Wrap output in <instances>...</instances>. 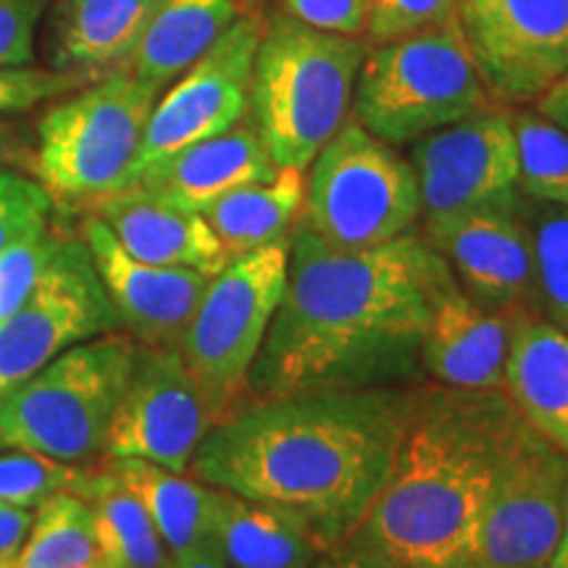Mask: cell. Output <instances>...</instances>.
Segmentation results:
<instances>
[{"label": "cell", "mask_w": 568, "mask_h": 568, "mask_svg": "<svg viewBox=\"0 0 568 568\" xmlns=\"http://www.w3.org/2000/svg\"><path fill=\"white\" fill-rule=\"evenodd\" d=\"M443 264L414 232L345 251L297 226L284 295L247 376V400L406 385L422 372L429 284Z\"/></svg>", "instance_id": "obj_1"}, {"label": "cell", "mask_w": 568, "mask_h": 568, "mask_svg": "<svg viewBox=\"0 0 568 568\" xmlns=\"http://www.w3.org/2000/svg\"><path fill=\"white\" fill-rule=\"evenodd\" d=\"M410 400L406 385L245 400L211 426L187 471L290 510L329 552L355 535L387 485Z\"/></svg>", "instance_id": "obj_2"}, {"label": "cell", "mask_w": 568, "mask_h": 568, "mask_svg": "<svg viewBox=\"0 0 568 568\" xmlns=\"http://www.w3.org/2000/svg\"><path fill=\"white\" fill-rule=\"evenodd\" d=\"M514 410L503 389L414 387L387 485L345 542L408 568H474Z\"/></svg>", "instance_id": "obj_3"}, {"label": "cell", "mask_w": 568, "mask_h": 568, "mask_svg": "<svg viewBox=\"0 0 568 568\" xmlns=\"http://www.w3.org/2000/svg\"><path fill=\"white\" fill-rule=\"evenodd\" d=\"M366 48L276 17L253 61L251 111L276 169H305L345 124Z\"/></svg>", "instance_id": "obj_4"}, {"label": "cell", "mask_w": 568, "mask_h": 568, "mask_svg": "<svg viewBox=\"0 0 568 568\" xmlns=\"http://www.w3.org/2000/svg\"><path fill=\"white\" fill-rule=\"evenodd\" d=\"M138 343L122 332L84 339L0 397V447L67 464L103 453Z\"/></svg>", "instance_id": "obj_5"}, {"label": "cell", "mask_w": 568, "mask_h": 568, "mask_svg": "<svg viewBox=\"0 0 568 568\" xmlns=\"http://www.w3.org/2000/svg\"><path fill=\"white\" fill-rule=\"evenodd\" d=\"M487 88L458 21L382 42L361 63L355 122L374 138L403 145L485 109Z\"/></svg>", "instance_id": "obj_6"}, {"label": "cell", "mask_w": 568, "mask_h": 568, "mask_svg": "<svg viewBox=\"0 0 568 568\" xmlns=\"http://www.w3.org/2000/svg\"><path fill=\"white\" fill-rule=\"evenodd\" d=\"M159 92V84L119 69L48 111L38 126L42 187L90 205L130 187Z\"/></svg>", "instance_id": "obj_7"}, {"label": "cell", "mask_w": 568, "mask_h": 568, "mask_svg": "<svg viewBox=\"0 0 568 568\" xmlns=\"http://www.w3.org/2000/svg\"><path fill=\"white\" fill-rule=\"evenodd\" d=\"M308 169L303 226L324 243L364 251L414 232L422 216L414 166L355 119L339 126Z\"/></svg>", "instance_id": "obj_8"}, {"label": "cell", "mask_w": 568, "mask_h": 568, "mask_svg": "<svg viewBox=\"0 0 568 568\" xmlns=\"http://www.w3.org/2000/svg\"><path fill=\"white\" fill-rule=\"evenodd\" d=\"M290 237L237 255L213 274L180 353L216 422L247 400V376L287 284Z\"/></svg>", "instance_id": "obj_9"}, {"label": "cell", "mask_w": 568, "mask_h": 568, "mask_svg": "<svg viewBox=\"0 0 568 568\" xmlns=\"http://www.w3.org/2000/svg\"><path fill=\"white\" fill-rule=\"evenodd\" d=\"M568 506V456L514 410L497 453L474 568H548Z\"/></svg>", "instance_id": "obj_10"}, {"label": "cell", "mask_w": 568, "mask_h": 568, "mask_svg": "<svg viewBox=\"0 0 568 568\" xmlns=\"http://www.w3.org/2000/svg\"><path fill=\"white\" fill-rule=\"evenodd\" d=\"M119 329L88 243L67 237L32 293L0 322V397L71 345Z\"/></svg>", "instance_id": "obj_11"}, {"label": "cell", "mask_w": 568, "mask_h": 568, "mask_svg": "<svg viewBox=\"0 0 568 568\" xmlns=\"http://www.w3.org/2000/svg\"><path fill=\"white\" fill-rule=\"evenodd\" d=\"M410 166L426 219L521 205L514 116L503 109H479L416 140Z\"/></svg>", "instance_id": "obj_12"}, {"label": "cell", "mask_w": 568, "mask_h": 568, "mask_svg": "<svg viewBox=\"0 0 568 568\" xmlns=\"http://www.w3.org/2000/svg\"><path fill=\"white\" fill-rule=\"evenodd\" d=\"M213 424L216 414L180 347L138 345L103 453L105 458H140L187 474L197 445Z\"/></svg>", "instance_id": "obj_13"}, {"label": "cell", "mask_w": 568, "mask_h": 568, "mask_svg": "<svg viewBox=\"0 0 568 568\" xmlns=\"http://www.w3.org/2000/svg\"><path fill=\"white\" fill-rule=\"evenodd\" d=\"M458 27L500 101H537L568 74V0H458Z\"/></svg>", "instance_id": "obj_14"}, {"label": "cell", "mask_w": 568, "mask_h": 568, "mask_svg": "<svg viewBox=\"0 0 568 568\" xmlns=\"http://www.w3.org/2000/svg\"><path fill=\"white\" fill-rule=\"evenodd\" d=\"M261 34L264 30L253 17L234 19L230 30L182 71V80L155 101L132 180L148 163L243 122Z\"/></svg>", "instance_id": "obj_15"}, {"label": "cell", "mask_w": 568, "mask_h": 568, "mask_svg": "<svg viewBox=\"0 0 568 568\" xmlns=\"http://www.w3.org/2000/svg\"><path fill=\"white\" fill-rule=\"evenodd\" d=\"M424 240L443 255L474 301L495 311L539 314L535 247L521 205L518 211H464L426 219Z\"/></svg>", "instance_id": "obj_16"}, {"label": "cell", "mask_w": 568, "mask_h": 568, "mask_svg": "<svg viewBox=\"0 0 568 568\" xmlns=\"http://www.w3.org/2000/svg\"><path fill=\"white\" fill-rule=\"evenodd\" d=\"M82 240L90 247L119 324L134 343L180 347L211 276L195 268L153 266L134 258L98 216L84 222Z\"/></svg>", "instance_id": "obj_17"}, {"label": "cell", "mask_w": 568, "mask_h": 568, "mask_svg": "<svg viewBox=\"0 0 568 568\" xmlns=\"http://www.w3.org/2000/svg\"><path fill=\"white\" fill-rule=\"evenodd\" d=\"M518 314L474 301L445 261L429 284V318L418 355L422 372L445 387L503 389Z\"/></svg>", "instance_id": "obj_18"}, {"label": "cell", "mask_w": 568, "mask_h": 568, "mask_svg": "<svg viewBox=\"0 0 568 568\" xmlns=\"http://www.w3.org/2000/svg\"><path fill=\"white\" fill-rule=\"evenodd\" d=\"M274 174L276 163L255 126L234 124L232 130L148 163L130 187L145 190L184 211L201 213L230 190L266 182Z\"/></svg>", "instance_id": "obj_19"}, {"label": "cell", "mask_w": 568, "mask_h": 568, "mask_svg": "<svg viewBox=\"0 0 568 568\" xmlns=\"http://www.w3.org/2000/svg\"><path fill=\"white\" fill-rule=\"evenodd\" d=\"M90 209L92 216L113 232L119 245L145 264L195 268L209 276L230 264L222 240L203 213L184 211L140 187L119 190Z\"/></svg>", "instance_id": "obj_20"}, {"label": "cell", "mask_w": 568, "mask_h": 568, "mask_svg": "<svg viewBox=\"0 0 568 568\" xmlns=\"http://www.w3.org/2000/svg\"><path fill=\"white\" fill-rule=\"evenodd\" d=\"M503 393L531 429L568 456V335L564 329L531 311L516 316Z\"/></svg>", "instance_id": "obj_21"}, {"label": "cell", "mask_w": 568, "mask_h": 568, "mask_svg": "<svg viewBox=\"0 0 568 568\" xmlns=\"http://www.w3.org/2000/svg\"><path fill=\"white\" fill-rule=\"evenodd\" d=\"M216 489L213 542L230 568H314L322 539L290 510Z\"/></svg>", "instance_id": "obj_22"}, {"label": "cell", "mask_w": 568, "mask_h": 568, "mask_svg": "<svg viewBox=\"0 0 568 568\" xmlns=\"http://www.w3.org/2000/svg\"><path fill=\"white\" fill-rule=\"evenodd\" d=\"M103 466L142 503L169 556H184L211 542L216 510L211 485L140 458H105Z\"/></svg>", "instance_id": "obj_23"}, {"label": "cell", "mask_w": 568, "mask_h": 568, "mask_svg": "<svg viewBox=\"0 0 568 568\" xmlns=\"http://www.w3.org/2000/svg\"><path fill=\"white\" fill-rule=\"evenodd\" d=\"M234 13L237 0H159L126 69L163 88L230 30Z\"/></svg>", "instance_id": "obj_24"}, {"label": "cell", "mask_w": 568, "mask_h": 568, "mask_svg": "<svg viewBox=\"0 0 568 568\" xmlns=\"http://www.w3.org/2000/svg\"><path fill=\"white\" fill-rule=\"evenodd\" d=\"M159 0H63L55 19V69L130 61Z\"/></svg>", "instance_id": "obj_25"}, {"label": "cell", "mask_w": 568, "mask_h": 568, "mask_svg": "<svg viewBox=\"0 0 568 568\" xmlns=\"http://www.w3.org/2000/svg\"><path fill=\"white\" fill-rule=\"evenodd\" d=\"M303 174L301 169H276L272 180L234 187L205 205L203 219L222 240L230 261L290 237L297 213L303 211Z\"/></svg>", "instance_id": "obj_26"}, {"label": "cell", "mask_w": 568, "mask_h": 568, "mask_svg": "<svg viewBox=\"0 0 568 568\" xmlns=\"http://www.w3.org/2000/svg\"><path fill=\"white\" fill-rule=\"evenodd\" d=\"M80 497L95 521L98 568H166V545L142 503L103 464L90 468Z\"/></svg>", "instance_id": "obj_27"}, {"label": "cell", "mask_w": 568, "mask_h": 568, "mask_svg": "<svg viewBox=\"0 0 568 568\" xmlns=\"http://www.w3.org/2000/svg\"><path fill=\"white\" fill-rule=\"evenodd\" d=\"M19 568H98L95 521L90 503L59 493L34 508L30 535L17 556Z\"/></svg>", "instance_id": "obj_28"}, {"label": "cell", "mask_w": 568, "mask_h": 568, "mask_svg": "<svg viewBox=\"0 0 568 568\" xmlns=\"http://www.w3.org/2000/svg\"><path fill=\"white\" fill-rule=\"evenodd\" d=\"M514 134L521 195L568 211V132L539 111H524L514 116Z\"/></svg>", "instance_id": "obj_29"}, {"label": "cell", "mask_w": 568, "mask_h": 568, "mask_svg": "<svg viewBox=\"0 0 568 568\" xmlns=\"http://www.w3.org/2000/svg\"><path fill=\"white\" fill-rule=\"evenodd\" d=\"M521 216L535 247L539 314L568 335V211L524 195Z\"/></svg>", "instance_id": "obj_30"}, {"label": "cell", "mask_w": 568, "mask_h": 568, "mask_svg": "<svg viewBox=\"0 0 568 568\" xmlns=\"http://www.w3.org/2000/svg\"><path fill=\"white\" fill-rule=\"evenodd\" d=\"M88 474L90 468L38 456V453H6L0 456V503L34 510L59 493L80 495Z\"/></svg>", "instance_id": "obj_31"}, {"label": "cell", "mask_w": 568, "mask_h": 568, "mask_svg": "<svg viewBox=\"0 0 568 568\" xmlns=\"http://www.w3.org/2000/svg\"><path fill=\"white\" fill-rule=\"evenodd\" d=\"M63 234L40 226L0 253V322L17 311L63 245Z\"/></svg>", "instance_id": "obj_32"}, {"label": "cell", "mask_w": 568, "mask_h": 568, "mask_svg": "<svg viewBox=\"0 0 568 568\" xmlns=\"http://www.w3.org/2000/svg\"><path fill=\"white\" fill-rule=\"evenodd\" d=\"M453 21H458V0H368L366 30L376 42H389Z\"/></svg>", "instance_id": "obj_33"}, {"label": "cell", "mask_w": 568, "mask_h": 568, "mask_svg": "<svg viewBox=\"0 0 568 568\" xmlns=\"http://www.w3.org/2000/svg\"><path fill=\"white\" fill-rule=\"evenodd\" d=\"M53 195L40 182L17 172H0V253L40 226H48Z\"/></svg>", "instance_id": "obj_34"}, {"label": "cell", "mask_w": 568, "mask_h": 568, "mask_svg": "<svg viewBox=\"0 0 568 568\" xmlns=\"http://www.w3.org/2000/svg\"><path fill=\"white\" fill-rule=\"evenodd\" d=\"M80 80L82 77L69 69L0 67V113L27 111L38 103L53 101Z\"/></svg>", "instance_id": "obj_35"}, {"label": "cell", "mask_w": 568, "mask_h": 568, "mask_svg": "<svg viewBox=\"0 0 568 568\" xmlns=\"http://www.w3.org/2000/svg\"><path fill=\"white\" fill-rule=\"evenodd\" d=\"M42 0H0V67H32Z\"/></svg>", "instance_id": "obj_36"}, {"label": "cell", "mask_w": 568, "mask_h": 568, "mask_svg": "<svg viewBox=\"0 0 568 568\" xmlns=\"http://www.w3.org/2000/svg\"><path fill=\"white\" fill-rule=\"evenodd\" d=\"M290 13L318 32L355 38L368 24V0H284Z\"/></svg>", "instance_id": "obj_37"}, {"label": "cell", "mask_w": 568, "mask_h": 568, "mask_svg": "<svg viewBox=\"0 0 568 568\" xmlns=\"http://www.w3.org/2000/svg\"><path fill=\"white\" fill-rule=\"evenodd\" d=\"M34 510L3 506L0 503V566L17 560L21 545H24L27 535H30Z\"/></svg>", "instance_id": "obj_38"}, {"label": "cell", "mask_w": 568, "mask_h": 568, "mask_svg": "<svg viewBox=\"0 0 568 568\" xmlns=\"http://www.w3.org/2000/svg\"><path fill=\"white\" fill-rule=\"evenodd\" d=\"M314 568H408L397 560L379 556V552L358 548V545L343 542L339 548L324 552L322 558L316 560Z\"/></svg>", "instance_id": "obj_39"}, {"label": "cell", "mask_w": 568, "mask_h": 568, "mask_svg": "<svg viewBox=\"0 0 568 568\" xmlns=\"http://www.w3.org/2000/svg\"><path fill=\"white\" fill-rule=\"evenodd\" d=\"M537 111L568 132V74L560 77L545 95L537 98Z\"/></svg>", "instance_id": "obj_40"}, {"label": "cell", "mask_w": 568, "mask_h": 568, "mask_svg": "<svg viewBox=\"0 0 568 568\" xmlns=\"http://www.w3.org/2000/svg\"><path fill=\"white\" fill-rule=\"evenodd\" d=\"M166 568H230V566H226L224 556L219 552L216 542L211 539V542H205L203 548L172 558Z\"/></svg>", "instance_id": "obj_41"}, {"label": "cell", "mask_w": 568, "mask_h": 568, "mask_svg": "<svg viewBox=\"0 0 568 568\" xmlns=\"http://www.w3.org/2000/svg\"><path fill=\"white\" fill-rule=\"evenodd\" d=\"M548 568H568V506H566V516H564V529H560L558 545H556V550H552Z\"/></svg>", "instance_id": "obj_42"}, {"label": "cell", "mask_w": 568, "mask_h": 568, "mask_svg": "<svg viewBox=\"0 0 568 568\" xmlns=\"http://www.w3.org/2000/svg\"><path fill=\"white\" fill-rule=\"evenodd\" d=\"M11 155H13V134L9 130V124L0 122V166H3Z\"/></svg>", "instance_id": "obj_43"}, {"label": "cell", "mask_w": 568, "mask_h": 568, "mask_svg": "<svg viewBox=\"0 0 568 568\" xmlns=\"http://www.w3.org/2000/svg\"><path fill=\"white\" fill-rule=\"evenodd\" d=\"M0 568H19V566H17V560H9V564H3Z\"/></svg>", "instance_id": "obj_44"}]
</instances>
